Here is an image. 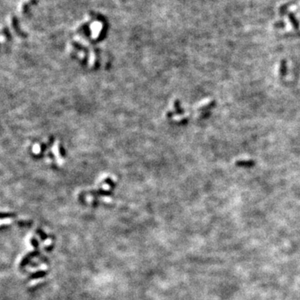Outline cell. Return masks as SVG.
Here are the masks:
<instances>
[{
	"label": "cell",
	"instance_id": "1",
	"mask_svg": "<svg viewBox=\"0 0 300 300\" xmlns=\"http://www.w3.org/2000/svg\"><path fill=\"white\" fill-rule=\"evenodd\" d=\"M237 165L239 166H244V165H247V166H251L253 164H254V163L253 161H238L236 163Z\"/></svg>",
	"mask_w": 300,
	"mask_h": 300
},
{
	"label": "cell",
	"instance_id": "2",
	"mask_svg": "<svg viewBox=\"0 0 300 300\" xmlns=\"http://www.w3.org/2000/svg\"><path fill=\"white\" fill-rule=\"evenodd\" d=\"M286 69H287V67H286L285 65V62L283 61L282 67H281V70H280V72H281V74H282L283 76H284V75L286 74Z\"/></svg>",
	"mask_w": 300,
	"mask_h": 300
}]
</instances>
